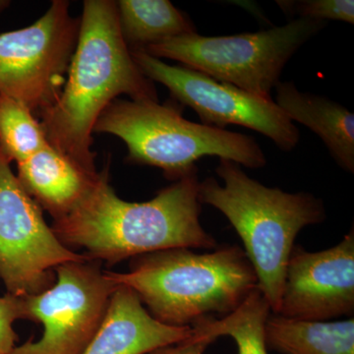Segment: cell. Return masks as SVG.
Masks as SVG:
<instances>
[{
  "label": "cell",
  "mask_w": 354,
  "mask_h": 354,
  "mask_svg": "<svg viewBox=\"0 0 354 354\" xmlns=\"http://www.w3.org/2000/svg\"><path fill=\"white\" fill-rule=\"evenodd\" d=\"M197 174L174 181L150 201L127 202L109 183V169L69 213L53 220L51 230L65 246L87 250L90 260L116 264L172 248L215 249L202 227Z\"/></svg>",
  "instance_id": "obj_1"
},
{
  "label": "cell",
  "mask_w": 354,
  "mask_h": 354,
  "mask_svg": "<svg viewBox=\"0 0 354 354\" xmlns=\"http://www.w3.org/2000/svg\"><path fill=\"white\" fill-rule=\"evenodd\" d=\"M120 95L158 102L155 84L135 64L121 34L116 2L86 0L64 87L57 101L39 113L50 145L97 174L93 131L102 111Z\"/></svg>",
  "instance_id": "obj_2"
},
{
  "label": "cell",
  "mask_w": 354,
  "mask_h": 354,
  "mask_svg": "<svg viewBox=\"0 0 354 354\" xmlns=\"http://www.w3.org/2000/svg\"><path fill=\"white\" fill-rule=\"evenodd\" d=\"M106 272L131 288L156 320L176 327L227 316L258 288L252 265L237 245L202 254L167 249L133 258L127 272Z\"/></svg>",
  "instance_id": "obj_3"
},
{
  "label": "cell",
  "mask_w": 354,
  "mask_h": 354,
  "mask_svg": "<svg viewBox=\"0 0 354 354\" xmlns=\"http://www.w3.org/2000/svg\"><path fill=\"white\" fill-rule=\"evenodd\" d=\"M215 177L200 181L199 200L221 212L236 230L258 279V288L278 314L286 271L300 230L326 220L323 202L311 193L285 192L247 176L220 158Z\"/></svg>",
  "instance_id": "obj_4"
},
{
  "label": "cell",
  "mask_w": 354,
  "mask_h": 354,
  "mask_svg": "<svg viewBox=\"0 0 354 354\" xmlns=\"http://www.w3.org/2000/svg\"><path fill=\"white\" fill-rule=\"evenodd\" d=\"M94 133H109L124 141L127 162L151 165L176 181L198 174L203 157L232 160L262 169L267 158L251 136L185 120L176 104L144 100H114L97 118Z\"/></svg>",
  "instance_id": "obj_5"
},
{
  "label": "cell",
  "mask_w": 354,
  "mask_h": 354,
  "mask_svg": "<svg viewBox=\"0 0 354 354\" xmlns=\"http://www.w3.org/2000/svg\"><path fill=\"white\" fill-rule=\"evenodd\" d=\"M327 25L325 21L297 18L281 27L232 36L193 32L141 50L160 59L176 60L251 94L272 97L290 58Z\"/></svg>",
  "instance_id": "obj_6"
},
{
  "label": "cell",
  "mask_w": 354,
  "mask_h": 354,
  "mask_svg": "<svg viewBox=\"0 0 354 354\" xmlns=\"http://www.w3.org/2000/svg\"><path fill=\"white\" fill-rule=\"evenodd\" d=\"M79 30L69 1L53 0L34 24L0 35V94L32 111L50 108L64 87Z\"/></svg>",
  "instance_id": "obj_7"
},
{
  "label": "cell",
  "mask_w": 354,
  "mask_h": 354,
  "mask_svg": "<svg viewBox=\"0 0 354 354\" xmlns=\"http://www.w3.org/2000/svg\"><path fill=\"white\" fill-rule=\"evenodd\" d=\"M10 164L0 150V279L7 293L31 297L55 283L60 265L88 258L58 241Z\"/></svg>",
  "instance_id": "obj_8"
},
{
  "label": "cell",
  "mask_w": 354,
  "mask_h": 354,
  "mask_svg": "<svg viewBox=\"0 0 354 354\" xmlns=\"http://www.w3.org/2000/svg\"><path fill=\"white\" fill-rule=\"evenodd\" d=\"M55 277L48 290L24 297L28 320L43 324V335L10 354H82L101 328L118 285L90 259L60 265Z\"/></svg>",
  "instance_id": "obj_9"
},
{
  "label": "cell",
  "mask_w": 354,
  "mask_h": 354,
  "mask_svg": "<svg viewBox=\"0 0 354 354\" xmlns=\"http://www.w3.org/2000/svg\"><path fill=\"white\" fill-rule=\"evenodd\" d=\"M130 51L142 73L169 88L177 102L198 114L202 124L221 129L230 124L249 128L271 139L283 152L297 146V127L272 97L251 94L183 65L165 64L144 50Z\"/></svg>",
  "instance_id": "obj_10"
},
{
  "label": "cell",
  "mask_w": 354,
  "mask_h": 354,
  "mask_svg": "<svg viewBox=\"0 0 354 354\" xmlns=\"http://www.w3.org/2000/svg\"><path fill=\"white\" fill-rule=\"evenodd\" d=\"M354 312V232L319 252L295 245L286 267L279 315L330 320Z\"/></svg>",
  "instance_id": "obj_11"
},
{
  "label": "cell",
  "mask_w": 354,
  "mask_h": 354,
  "mask_svg": "<svg viewBox=\"0 0 354 354\" xmlns=\"http://www.w3.org/2000/svg\"><path fill=\"white\" fill-rule=\"evenodd\" d=\"M193 334L189 326L158 322L131 288L118 286L101 328L82 354H148L185 341Z\"/></svg>",
  "instance_id": "obj_12"
},
{
  "label": "cell",
  "mask_w": 354,
  "mask_h": 354,
  "mask_svg": "<svg viewBox=\"0 0 354 354\" xmlns=\"http://www.w3.org/2000/svg\"><path fill=\"white\" fill-rule=\"evenodd\" d=\"M17 178L26 192L53 220L69 213L92 187L99 176L48 146L17 164Z\"/></svg>",
  "instance_id": "obj_13"
},
{
  "label": "cell",
  "mask_w": 354,
  "mask_h": 354,
  "mask_svg": "<svg viewBox=\"0 0 354 354\" xmlns=\"http://www.w3.org/2000/svg\"><path fill=\"white\" fill-rule=\"evenodd\" d=\"M274 90L286 116L316 133L339 167L353 174L354 114L323 95L300 92L292 82H279Z\"/></svg>",
  "instance_id": "obj_14"
},
{
  "label": "cell",
  "mask_w": 354,
  "mask_h": 354,
  "mask_svg": "<svg viewBox=\"0 0 354 354\" xmlns=\"http://www.w3.org/2000/svg\"><path fill=\"white\" fill-rule=\"evenodd\" d=\"M265 339L267 348L283 354H354V320L320 322L272 313Z\"/></svg>",
  "instance_id": "obj_15"
},
{
  "label": "cell",
  "mask_w": 354,
  "mask_h": 354,
  "mask_svg": "<svg viewBox=\"0 0 354 354\" xmlns=\"http://www.w3.org/2000/svg\"><path fill=\"white\" fill-rule=\"evenodd\" d=\"M115 2L121 34L130 50L197 32L192 21L169 0Z\"/></svg>",
  "instance_id": "obj_16"
},
{
  "label": "cell",
  "mask_w": 354,
  "mask_h": 354,
  "mask_svg": "<svg viewBox=\"0 0 354 354\" xmlns=\"http://www.w3.org/2000/svg\"><path fill=\"white\" fill-rule=\"evenodd\" d=\"M271 312L269 302L257 288L232 313L221 318L204 319L192 328L198 334L215 339L221 335L232 337L239 354H268L265 326Z\"/></svg>",
  "instance_id": "obj_17"
},
{
  "label": "cell",
  "mask_w": 354,
  "mask_h": 354,
  "mask_svg": "<svg viewBox=\"0 0 354 354\" xmlns=\"http://www.w3.org/2000/svg\"><path fill=\"white\" fill-rule=\"evenodd\" d=\"M50 146L32 111L16 100L0 94V150L10 162H24Z\"/></svg>",
  "instance_id": "obj_18"
},
{
  "label": "cell",
  "mask_w": 354,
  "mask_h": 354,
  "mask_svg": "<svg viewBox=\"0 0 354 354\" xmlns=\"http://www.w3.org/2000/svg\"><path fill=\"white\" fill-rule=\"evenodd\" d=\"M281 10L298 18L320 21H341L353 24V0H300L277 1Z\"/></svg>",
  "instance_id": "obj_19"
},
{
  "label": "cell",
  "mask_w": 354,
  "mask_h": 354,
  "mask_svg": "<svg viewBox=\"0 0 354 354\" xmlns=\"http://www.w3.org/2000/svg\"><path fill=\"white\" fill-rule=\"evenodd\" d=\"M17 320H28L25 297L6 293L0 297V354H10L18 335L13 329Z\"/></svg>",
  "instance_id": "obj_20"
},
{
  "label": "cell",
  "mask_w": 354,
  "mask_h": 354,
  "mask_svg": "<svg viewBox=\"0 0 354 354\" xmlns=\"http://www.w3.org/2000/svg\"><path fill=\"white\" fill-rule=\"evenodd\" d=\"M216 339L209 335L198 334L195 332L189 339L171 346H165L153 351L148 354H204L209 344Z\"/></svg>",
  "instance_id": "obj_21"
},
{
  "label": "cell",
  "mask_w": 354,
  "mask_h": 354,
  "mask_svg": "<svg viewBox=\"0 0 354 354\" xmlns=\"http://www.w3.org/2000/svg\"><path fill=\"white\" fill-rule=\"evenodd\" d=\"M9 4H10V2L7 1V0H0V13H1L4 9L7 8Z\"/></svg>",
  "instance_id": "obj_22"
}]
</instances>
